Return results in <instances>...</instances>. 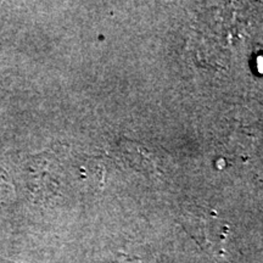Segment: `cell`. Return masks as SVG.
<instances>
[{
    "mask_svg": "<svg viewBox=\"0 0 263 263\" xmlns=\"http://www.w3.org/2000/svg\"><path fill=\"white\" fill-rule=\"evenodd\" d=\"M183 227L201 249L213 256L223 257L229 227L216 212L199 207L184 213Z\"/></svg>",
    "mask_w": 263,
    "mask_h": 263,
    "instance_id": "1",
    "label": "cell"
}]
</instances>
